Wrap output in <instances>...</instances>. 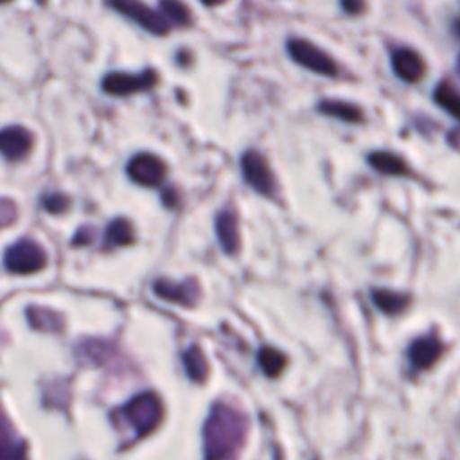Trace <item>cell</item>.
I'll list each match as a JSON object with an SVG mask.
<instances>
[{
  "instance_id": "obj_16",
  "label": "cell",
  "mask_w": 460,
  "mask_h": 460,
  "mask_svg": "<svg viewBox=\"0 0 460 460\" xmlns=\"http://www.w3.org/2000/svg\"><path fill=\"white\" fill-rule=\"evenodd\" d=\"M135 241L133 226L128 219H115L108 225V230L104 234V248H115V246H128Z\"/></svg>"
},
{
  "instance_id": "obj_22",
  "label": "cell",
  "mask_w": 460,
  "mask_h": 460,
  "mask_svg": "<svg viewBox=\"0 0 460 460\" xmlns=\"http://www.w3.org/2000/svg\"><path fill=\"white\" fill-rule=\"evenodd\" d=\"M433 99L442 110H446L451 117L460 120V93L453 86H449L447 83H440L435 88Z\"/></svg>"
},
{
  "instance_id": "obj_21",
  "label": "cell",
  "mask_w": 460,
  "mask_h": 460,
  "mask_svg": "<svg viewBox=\"0 0 460 460\" xmlns=\"http://www.w3.org/2000/svg\"><path fill=\"white\" fill-rule=\"evenodd\" d=\"M318 110L329 117H336L345 122H359L363 119V113L358 106L341 101H323L320 102Z\"/></svg>"
},
{
  "instance_id": "obj_6",
  "label": "cell",
  "mask_w": 460,
  "mask_h": 460,
  "mask_svg": "<svg viewBox=\"0 0 460 460\" xmlns=\"http://www.w3.org/2000/svg\"><path fill=\"white\" fill-rule=\"evenodd\" d=\"M288 52L298 65H302L316 74L332 77L338 72L336 63L325 52H322L318 47H314L313 43H309L305 40H289Z\"/></svg>"
},
{
  "instance_id": "obj_27",
  "label": "cell",
  "mask_w": 460,
  "mask_h": 460,
  "mask_svg": "<svg viewBox=\"0 0 460 460\" xmlns=\"http://www.w3.org/2000/svg\"><path fill=\"white\" fill-rule=\"evenodd\" d=\"M203 2H205V4H210V5H212V4H217V2H221V0H203Z\"/></svg>"
},
{
  "instance_id": "obj_7",
  "label": "cell",
  "mask_w": 460,
  "mask_h": 460,
  "mask_svg": "<svg viewBox=\"0 0 460 460\" xmlns=\"http://www.w3.org/2000/svg\"><path fill=\"white\" fill-rule=\"evenodd\" d=\"M126 171L135 183L144 187H158L165 178V164L151 153L135 155Z\"/></svg>"
},
{
  "instance_id": "obj_23",
  "label": "cell",
  "mask_w": 460,
  "mask_h": 460,
  "mask_svg": "<svg viewBox=\"0 0 460 460\" xmlns=\"http://www.w3.org/2000/svg\"><path fill=\"white\" fill-rule=\"evenodd\" d=\"M111 350V345L106 343V341H99V340H86L81 343L79 347V352L81 356L84 358V361H92L95 365L102 363L104 359H108V354Z\"/></svg>"
},
{
  "instance_id": "obj_12",
  "label": "cell",
  "mask_w": 460,
  "mask_h": 460,
  "mask_svg": "<svg viewBox=\"0 0 460 460\" xmlns=\"http://www.w3.org/2000/svg\"><path fill=\"white\" fill-rule=\"evenodd\" d=\"M442 354V343L435 336H424L411 343L410 347V361L413 368L426 370L437 363Z\"/></svg>"
},
{
  "instance_id": "obj_20",
  "label": "cell",
  "mask_w": 460,
  "mask_h": 460,
  "mask_svg": "<svg viewBox=\"0 0 460 460\" xmlns=\"http://www.w3.org/2000/svg\"><path fill=\"white\" fill-rule=\"evenodd\" d=\"M257 363L268 377H277L284 370L288 361H286V356L280 350H277L270 345H264L257 354Z\"/></svg>"
},
{
  "instance_id": "obj_26",
  "label": "cell",
  "mask_w": 460,
  "mask_h": 460,
  "mask_svg": "<svg viewBox=\"0 0 460 460\" xmlns=\"http://www.w3.org/2000/svg\"><path fill=\"white\" fill-rule=\"evenodd\" d=\"M16 219V205L11 199H0V226H7Z\"/></svg>"
},
{
  "instance_id": "obj_28",
  "label": "cell",
  "mask_w": 460,
  "mask_h": 460,
  "mask_svg": "<svg viewBox=\"0 0 460 460\" xmlns=\"http://www.w3.org/2000/svg\"><path fill=\"white\" fill-rule=\"evenodd\" d=\"M456 68H458V74H460V56H458V61H456Z\"/></svg>"
},
{
  "instance_id": "obj_13",
  "label": "cell",
  "mask_w": 460,
  "mask_h": 460,
  "mask_svg": "<svg viewBox=\"0 0 460 460\" xmlns=\"http://www.w3.org/2000/svg\"><path fill=\"white\" fill-rule=\"evenodd\" d=\"M216 234H217L221 248L226 253L232 255V253L237 252V248H239V230H237V217L232 212L225 210V212L217 214Z\"/></svg>"
},
{
  "instance_id": "obj_29",
  "label": "cell",
  "mask_w": 460,
  "mask_h": 460,
  "mask_svg": "<svg viewBox=\"0 0 460 460\" xmlns=\"http://www.w3.org/2000/svg\"><path fill=\"white\" fill-rule=\"evenodd\" d=\"M4 2H7V0H0V4H4Z\"/></svg>"
},
{
  "instance_id": "obj_15",
  "label": "cell",
  "mask_w": 460,
  "mask_h": 460,
  "mask_svg": "<svg viewBox=\"0 0 460 460\" xmlns=\"http://www.w3.org/2000/svg\"><path fill=\"white\" fill-rule=\"evenodd\" d=\"M25 455V444L16 435L11 422L0 415V458H20Z\"/></svg>"
},
{
  "instance_id": "obj_8",
  "label": "cell",
  "mask_w": 460,
  "mask_h": 460,
  "mask_svg": "<svg viewBox=\"0 0 460 460\" xmlns=\"http://www.w3.org/2000/svg\"><path fill=\"white\" fill-rule=\"evenodd\" d=\"M156 83V74L153 70H146L142 74H122L113 72L108 74L102 81V90L110 95H129L142 90H149Z\"/></svg>"
},
{
  "instance_id": "obj_25",
  "label": "cell",
  "mask_w": 460,
  "mask_h": 460,
  "mask_svg": "<svg viewBox=\"0 0 460 460\" xmlns=\"http://www.w3.org/2000/svg\"><path fill=\"white\" fill-rule=\"evenodd\" d=\"M43 205L49 212H63L68 207V198L63 194H49L43 198Z\"/></svg>"
},
{
  "instance_id": "obj_3",
  "label": "cell",
  "mask_w": 460,
  "mask_h": 460,
  "mask_svg": "<svg viewBox=\"0 0 460 460\" xmlns=\"http://www.w3.org/2000/svg\"><path fill=\"white\" fill-rule=\"evenodd\" d=\"M5 268L11 273L27 275L45 268L47 253L45 250L32 239H20L13 246L7 248L4 257Z\"/></svg>"
},
{
  "instance_id": "obj_14",
  "label": "cell",
  "mask_w": 460,
  "mask_h": 460,
  "mask_svg": "<svg viewBox=\"0 0 460 460\" xmlns=\"http://www.w3.org/2000/svg\"><path fill=\"white\" fill-rule=\"evenodd\" d=\"M368 164L379 171L381 174L388 176H408L410 169L404 164V160L394 153L388 151H376L368 155Z\"/></svg>"
},
{
  "instance_id": "obj_24",
  "label": "cell",
  "mask_w": 460,
  "mask_h": 460,
  "mask_svg": "<svg viewBox=\"0 0 460 460\" xmlns=\"http://www.w3.org/2000/svg\"><path fill=\"white\" fill-rule=\"evenodd\" d=\"M162 13L171 22V25H187L190 16L187 7L180 0H160Z\"/></svg>"
},
{
  "instance_id": "obj_1",
  "label": "cell",
  "mask_w": 460,
  "mask_h": 460,
  "mask_svg": "<svg viewBox=\"0 0 460 460\" xmlns=\"http://www.w3.org/2000/svg\"><path fill=\"white\" fill-rule=\"evenodd\" d=\"M248 431V420L244 413L225 404L216 402L203 426V447L207 458H228L234 456Z\"/></svg>"
},
{
  "instance_id": "obj_18",
  "label": "cell",
  "mask_w": 460,
  "mask_h": 460,
  "mask_svg": "<svg viewBox=\"0 0 460 460\" xmlns=\"http://www.w3.org/2000/svg\"><path fill=\"white\" fill-rule=\"evenodd\" d=\"M181 358H183V367H185L187 376L196 383H203L208 376V365H207V358L201 352V349L194 345V347L187 349Z\"/></svg>"
},
{
  "instance_id": "obj_11",
  "label": "cell",
  "mask_w": 460,
  "mask_h": 460,
  "mask_svg": "<svg viewBox=\"0 0 460 460\" xmlns=\"http://www.w3.org/2000/svg\"><path fill=\"white\" fill-rule=\"evenodd\" d=\"M392 66L399 79L417 83L424 75V63L420 56L410 49H399L392 54Z\"/></svg>"
},
{
  "instance_id": "obj_17",
  "label": "cell",
  "mask_w": 460,
  "mask_h": 460,
  "mask_svg": "<svg viewBox=\"0 0 460 460\" xmlns=\"http://www.w3.org/2000/svg\"><path fill=\"white\" fill-rule=\"evenodd\" d=\"M372 300L386 314H399L410 304V298L406 295L388 291V289H374L372 291Z\"/></svg>"
},
{
  "instance_id": "obj_10",
  "label": "cell",
  "mask_w": 460,
  "mask_h": 460,
  "mask_svg": "<svg viewBox=\"0 0 460 460\" xmlns=\"http://www.w3.org/2000/svg\"><path fill=\"white\" fill-rule=\"evenodd\" d=\"M32 147V135L22 126H9L0 131V155L7 160L23 158Z\"/></svg>"
},
{
  "instance_id": "obj_19",
  "label": "cell",
  "mask_w": 460,
  "mask_h": 460,
  "mask_svg": "<svg viewBox=\"0 0 460 460\" xmlns=\"http://www.w3.org/2000/svg\"><path fill=\"white\" fill-rule=\"evenodd\" d=\"M27 318L32 327L49 331V332H61L63 329V318L61 314L47 309V307H29Z\"/></svg>"
},
{
  "instance_id": "obj_2",
  "label": "cell",
  "mask_w": 460,
  "mask_h": 460,
  "mask_svg": "<svg viewBox=\"0 0 460 460\" xmlns=\"http://www.w3.org/2000/svg\"><path fill=\"white\" fill-rule=\"evenodd\" d=\"M120 415L128 420L137 437H144L158 428L164 417V408L156 394L142 392L126 402Z\"/></svg>"
},
{
  "instance_id": "obj_4",
  "label": "cell",
  "mask_w": 460,
  "mask_h": 460,
  "mask_svg": "<svg viewBox=\"0 0 460 460\" xmlns=\"http://www.w3.org/2000/svg\"><path fill=\"white\" fill-rule=\"evenodd\" d=\"M106 2L111 9L135 20L140 27H144L146 31H149L153 34H158V36L167 34L169 29L172 27L164 13L153 11L140 0H106Z\"/></svg>"
},
{
  "instance_id": "obj_5",
  "label": "cell",
  "mask_w": 460,
  "mask_h": 460,
  "mask_svg": "<svg viewBox=\"0 0 460 460\" xmlns=\"http://www.w3.org/2000/svg\"><path fill=\"white\" fill-rule=\"evenodd\" d=\"M241 169H243L244 180L253 190H257L262 196L275 194V178L271 174L268 162L259 151L255 149L246 151L241 158Z\"/></svg>"
},
{
  "instance_id": "obj_9",
  "label": "cell",
  "mask_w": 460,
  "mask_h": 460,
  "mask_svg": "<svg viewBox=\"0 0 460 460\" xmlns=\"http://www.w3.org/2000/svg\"><path fill=\"white\" fill-rule=\"evenodd\" d=\"M153 291L156 296L185 307H192L199 300V286L194 279H189L180 284L160 279L153 284Z\"/></svg>"
}]
</instances>
